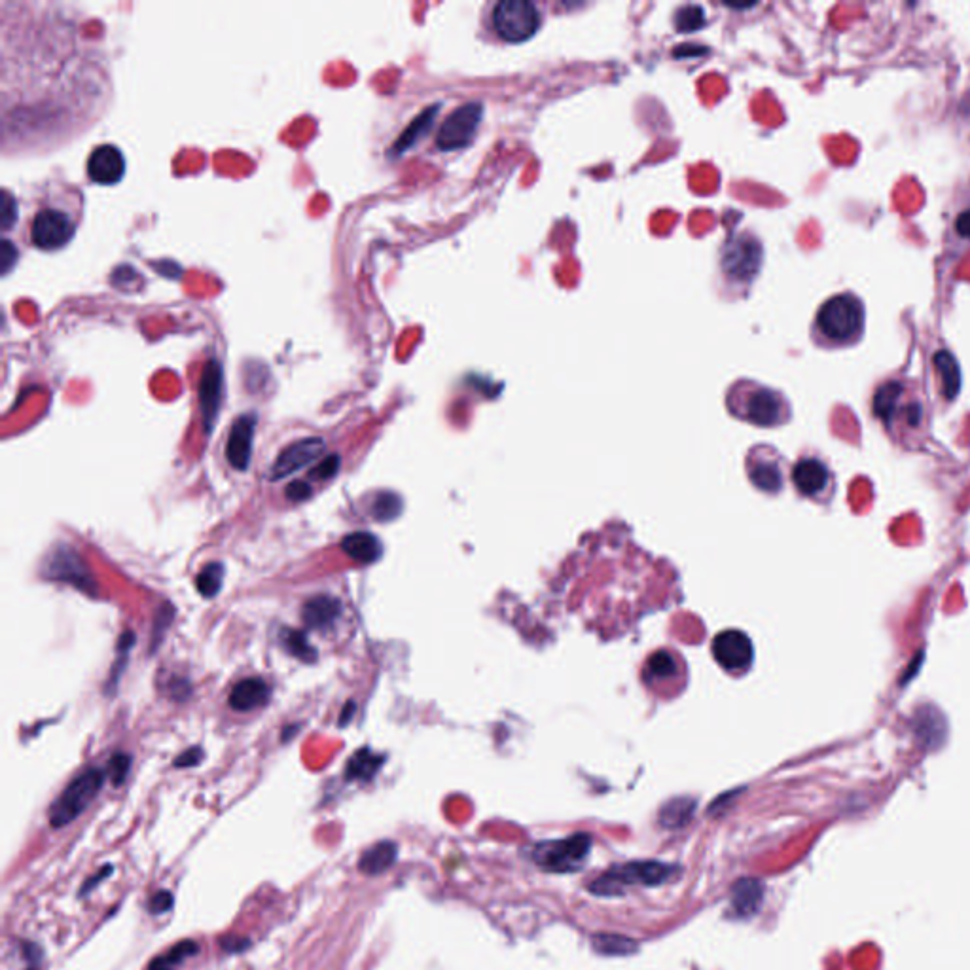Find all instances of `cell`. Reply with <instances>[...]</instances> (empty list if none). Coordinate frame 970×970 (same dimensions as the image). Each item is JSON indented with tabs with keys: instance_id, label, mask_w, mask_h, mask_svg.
<instances>
[{
	"instance_id": "6da1fadb",
	"label": "cell",
	"mask_w": 970,
	"mask_h": 970,
	"mask_svg": "<svg viewBox=\"0 0 970 970\" xmlns=\"http://www.w3.org/2000/svg\"><path fill=\"white\" fill-rule=\"evenodd\" d=\"M675 874L677 866L657 861H633L626 864H614L589 885V891L599 897H618L626 891L628 885H662Z\"/></svg>"
},
{
	"instance_id": "7a4b0ae2",
	"label": "cell",
	"mask_w": 970,
	"mask_h": 970,
	"mask_svg": "<svg viewBox=\"0 0 970 970\" xmlns=\"http://www.w3.org/2000/svg\"><path fill=\"white\" fill-rule=\"evenodd\" d=\"M864 326V309L853 294H837L817 313V328L832 343H851L859 339Z\"/></svg>"
},
{
	"instance_id": "3957f363",
	"label": "cell",
	"mask_w": 970,
	"mask_h": 970,
	"mask_svg": "<svg viewBox=\"0 0 970 970\" xmlns=\"http://www.w3.org/2000/svg\"><path fill=\"white\" fill-rule=\"evenodd\" d=\"M105 779L107 774L101 768H90L82 771L52 803V808H49V825L54 828L71 825L73 820H76L90 808V803L97 798V794L101 793Z\"/></svg>"
},
{
	"instance_id": "277c9868",
	"label": "cell",
	"mask_w": 970,
	"mask_h": 970,
	"mask_svg": "<svg viewBox=\"0 0 970 970\" xmlns=\"http://www.w3.org/2000/svg\"><path fill=\"white\" fill-rule=\"evenodd\" d=\"M591 849V837L588 834H574L563 840L542 842L533 849V859L537 866L546 872L567 874L577 872L582 868Z\"/></svg>"
},
{
	"instance_id": "5b68a950",
	"label": "cell",
	"mask_w": 970,
	"mask_h": 970,
	"mask_svg": "<svg viewBox=\"0 0 970 970\" xmlns=\"http://www.w3.org/2000/svg\"><path fill=\"white\" fill-rule=\"evenodd\" d=\"M42 569L47 580L64 582L88 596H97L95 577L82 555L69 545H57L49 552Z\"/></svg>"
},
{
	"instance_id": "8992f818",
	"label": "cell",
	"mask_w": 970,
	"mask_h": 970,
	"mask_svg": "<svg viewBox=\"0 0 970 970\" xmlns=\"http://www.w3.org/2000/svg\"><path fill=\"white\" fill-rule=\"evenodd\" d=\"M493 25L504 40L523 42L540 27V13L529 0H502L493 10Z\"/></svg>"
},
{
	"instance_id": "52a82bcc",
	"label": "cell",
	"mask_w": 970,
	"mask_h": 970,
	"mask_svg": "<svg viewBox=\"0 0 970 970\" xmlns=\"http://www.w3.org/2000/svg\"><path fill=\"white\" fill-rule=\"evenodd\" d=\"M74 220L64 210L42 209L30 222V241L42 251H57L74 236Z\"/></svg>"
},
{
	"instance_id": "ba28073f",
	"label": "cell",
	"mask_w": 970,
	"mask_h": 970,
	"mask_svg": "<svg viewBox=\"0 0 970 970\" xmlns=\"http://www.w3.org/2000/svg\"><path fill=\"white\" fill-rule=\"evenodd\" d=\"M482 116L484 107L480 103H467L455 108L438 131V148H442V150H457V148L468 146L480 127Z\"/></svg>"
},
{
	"instance_id": "9c48e42d",
	"label": "cell",
	"mask_w": 970,
	"mask_h": 970,
	"mask_svg": "<svg viewBox=\"0 0 970 970\" xmlns=\"http://www.w3.org/2000/svg\"><path fill=\"white\" fill-rule=\"evenodd\" d=\"M904 385L898 382H889L878 389L874 399V412L885 423L891 425L898 419H904L908 426H917L923 419V406L910 400L904 402Z\"/></svg>"
},
{
	"instance_id": "30bf717a",
	"label": "cell",
	"mask_w": 970,
	"mask_h": 970,
	"mask_svg": "<svg viewBox=\"0 0 970 970\" xmlns=\"http://www.w3.org/2000/svg\"><path fill=\"white\" fill-rule=\"evenodd\" d=\"M322 451H324V440L317 436L304 438V440L290 443V446L283 450L281 455L277 457V461L273 463V468L270 472V480L279 482L283 478H288V476H292L294 472H298L309 463H313Z\"/></svg>"
},
{
	"instance_id": "8fae6325",
	"label": "cell",
	"mask_w": 970,
	"mask_h": 970,
	"mask_svg": "<svg viewBox=\"0 0 970 970\" xmlns=\"http://www.w3.org/2000/svg\"><path fill=\"white\" fill-rule=\"evenodd\" d=\"M224 394V373L219 360H209L200 380V409L205 434H210L220 412Z\"/></svg>"
},
{
	"instance_id": "7c38bea8",
	"label": "cell",
	"mask_w": 970,
	"mask_h": 970,
	"mask_svg": "<svg viewBox=\"0 0 970 970\" xmlns=\"http://www.w3.org/2000/svg\"><path fill=\"white\" fill-rule=\"evenodd\" d=\"M715 660L728 671H743L752 662L751 639L739 630H726L713 640Z\"/></svg>"
},
{
	"instance_id": "4fadbf2b",
	"label": "cell",
	"mask_w": 970,
	"mask_h": 970,
	"mask_svg": "<svg viewBox=\"0 0 970 970\" xmlns=\"http://www.w3.org/2000/svg\"><path fill=\"white\" fill-rule=\"evenodd\" d=\"M125 175V158L118 146L101 144L88 158V176L95 185L112 186Z\"/></svg>"
},
{
	"instance_id": "5bb4252c",
	"label": "cell",
	"mask_w": 970,
	"mask_h": 970,
	"mask_svg": "<svg viewBox=\"0 0 970 970\" xmlns=\"http://www.w3.org/2000/svg\"><path fill=\"white\" fill-rule=\"evenodd\" d=\"M254 431H256V416L246 414L236 419L229 431V438L226 443V459L236 470H246L251 463L253 455V442H254Z\"/></svg>"
},
{
	"instance_id": "9a60e30c",
	"label": "cell",
	"mask_w": 970,
	"mask_h": 970,
	"mask_svg": "<svg viewBox=\"0 0 970 970\" xmlns=\"http://www.w3.org/2000/svg\"><path fill=\"white\" fill-rule=\"evenodd\" d=\"M786 416L785 400L769 389H754L745 402V417L760 426L779 425Z\"/></svg>"
},
{
	"instance_id": "2e32d148",
	"label": "cell",
	"mask_w": 970,
	"mask_h": 970,
	"mask_svg": "<svg viewBox=\"0 0 970 970\" xmlns=\"http://www.w3.org/2000/svg\"><path fill=\"white\" fill-rule=\"evenodd\" d=\"M760 256L762 251L759 243L751 237H739L728 246L725 254V268L739 281H749L759 271Z\"/></svg>"
},
{
	"instance_id": "e0dca14e",
	"label": "cell",
	"mask_w": 970,
	"mask_h": 970,
	"mask_svg": "<svg viewBox=\"0 0 970 970\" xmlns=\"http://www.w3.org/2000/svg\"><path fill=\"white\" fill-rule=\"evenodd\" d=\"M341 616V603L332 596L311 597L302 606V620L309 630H330Z\"/></svg>"
},
{
	"instance_id": "ac0fdd59",
	"label": "cell",
	"mask_w": 970,
	"mask_h": 970,
	"mask_svg": "<svg viewBox=\"0 0 970 970\" xmlns=\"http://www.w3.org/2000/svg\"><path fill=\"white\" fill-rule=\"evenodd\" d=\"M793 482L796 489L805 497H817L823 493L830 482V474L827 467L817 459H803L793 470Z\"/></svg>"
},
{
	"instance_id": "d6986e66",
	"label": "cell",
	"mask_w": 970,
	"mask_h": 970,
	"mask_svg": "<svg viewBox=\"0 0 970 970\" xmlns=\"http://www.w3.org/2000/svg\"><path fill=\"white\" fill-rule=\"evenodd\" d=\"M764 900V885L759 880L742 878L732 887L730 906L735 917L747 919L760 910Z\"/></svg>"
},
{
	"instance_id": "ffe728a7",
	"label": "cell",
	"mask_w": 970,
	"mask_h": 970,
	"mask_svg": "<svg viewBox=\"0 0 970 970\" xmlns=\"http://www.w3.org/2000/svg\"><path fill=\"white\" fill-rule=\"evenodd\" d=\"M270 700V686L264 679H245L229 694V707L236 711H253L266 705Z\"/></svg>"
},
{
	"instance_id": "44dd1931",
	"label": "cell",
	"mask_w": 970,
	"mask_h": 970,
	"mask_svg": "<svg viewBox=\"0 0 970 970\" xmlns=\"http://www.w3.org/2000/svg\"><path fill=\"white\" fill-rule=\"evenodd\" d=\"M397 857H399V846L397 844L391 842V840L377 842L370 849H366L363 854H360L358 870L365 876H370V878L382 876V874L387 872L389 868H392L394 863H397Z\"/></svg>"
},
{
	"instance_id": "7402d4cb",
	"label": "cell",
	"mask_w": 970,
	"mask_h": 970,
	"mask_svg": "<svg viewBox=\"0 0 970 970\" xmlns=\"http://www.w3.org/2000/svg\"><path fill=\"white\" fill-rule=\"evenodd\" d=\"M341 550L358 563H373L382 557V542L375 535L366 531H356L341 540Z\"/></svg>"
},
{
	"instance_id": "603a6c76",
	"label": "cell",
	"mask_w": 970,
	"mask_h": 970,
	"mask_svg": "<svg viewBox=\"0 0 970 970\" xmlns=\"http://www.w3.org/2000/svg\"><path fill=\"white\" fill-rule=\"evenodd\" d=\"M385 762V756L375 754L372 749L356 751L345 768V777L349 781H370Z\"/></svg>"
},
{
	"instance_id": "cb8c5ba5",
	"label": "cell",
	"mask_w": 970,
	"mask_h": 970,
	"mask_svg": "<svg viewBox=\"0 0 970 970\" xmlns=\"http://www.w3.org/2000/svg\"><path fill=\"white\" fill-rule=\"evenodd\" d=\"M643 673L648 682H664L669 679H675L679 675L677 657L669 654L667 650H657L652 656H648Z\"/></svg>"
},
{
	"instance_id": "d4e9b609",
	"label": "cell",
	"mask_w": 970,
	"mask_h": 970,
	"mask_svg": "<svg viewBox=\"0 0 970 970\" xmlns=\"http://www.w3.org/2000/svg\"><path fill=\"white\" fill-rule=\"evenodd\" d=\"M934 366L940 373L944 397L948 400H953L957 397L959 387H961V373H959L957 360L953 358L948 351H940V353L934 355Z\"/></svg>"
},
{
	"instance_id": "484cf974",
	"label": "cell",
	"mask_w": 970,
	"mask_h": 970,
	"mask_svg": "<svg viewBox=\"0 0 970 970\" xmlns=\"http://www.w3.org/2000/svg\"><path fill=\"white\" fill-rule=\"evenodd\" d=\"M436 114H438V107L423 110L419 116L406 127V131L400 135L397 144L392 146V152L404 154L408 148H412L423 135H426V131L431 129V125H433V122L436 118Z\"/></svg>"
},
{
	"instance_id": "4316f807",
	"label": "cell",
	"mask_w": 970,
	"mask_h": 970,
	"mask_svg": "<svg viewBox=\"0 0 970 970\" xmlns=\"http://www.w3.org/2000/svg\"><path fill=\"white\" fill-rule=\"evenodd\" d=\"M696 811V802L688 798H677L671 800L660 813V823L665 828H682L690 823Z\"/></svg>"
},
{
	"instance_id": "83f0119b",
	"label": "cell",
	"mask_w": 970,
	"mask_h": 970,
	"mask_svg": "<svg viewBox=\"0 0 970 970\" xmlns=\"http://www.w3.org/2000/svg\"><path fill=\"white\" fill-rule=\"evenodd\" d=\"M197 951H200V946H197L193 940H183L175 944L167 953L156 957L150 965H148V970H175L176 965L197 956Z\"/></svg>"
},
{
	"instance_id": "f1b7e54d",
	"label": "cell",
	"mask_w": 970,
	"mask_h": 970,
	"mask_svg": "<svg viewBox=\"0 0 970 970\" xmlns=\"http://www.w3.org/2000/svg\"><path fill=\"white\" fill-rule=\"evenodd\" d=\"M591 944L603 956H630V953L639 949V944L633 939L620 934H596L591 939Z\"/></svg>"
},
{
	"instance_id": "f546056e",
	"label": "cell",
	"mask_w": 970,
	"mask_h": 970,
	"mask_svg": "<svg viewBox=\"0 0 970 970\" xmlns=\"http://www.w3.org/2000/svg\"><path fill=\"white\" fill-rule=\"evenodd\" d=\"M224 574H226V569L222 563H209L202 569V572L197 574L195 579V588L200 594L207 599L210 597H217L219 591L222 589V582H224Z\"/></svg>"
},
{
	"instance_id": "4dcf8cb0",
	"label": "cell",
	"mask_w": 970,
	"mask_h": 970,
	"mask_svg": "<svg viewBox=\"0 0 970 970\" xmlns=\"http://www.w3.org/2000/svg\"><path fill=\"white\" fill-rule=\"evenodd\" d=\"M283 645L294 657H298L300 662L313 664L317 660V650L309 645L307 635L304 631L285 630L283 631Z\"/></svg>"
},
{
	"instance_id": "1f68e13d",
	"label": "cell",
	"mask_w": 970,
	"mask_h": 970,
	"mask_svg": "<svg viewBox=\"0 0 970 970\" xmlns=\"http://www.w3.org/2000/svg\"><path fill=\"white\" fill-rule=\"evenodd\" d=\"M751 480H752V484L756 487H760V489H764L768 493H776L783 485L781 472H779L777 465H774V463L754 465L752 470H751Z\"/></svg>"
},
{
	"instance_id": "d6a6232c",
	"label": "cell",
	"mask_w": 970,
	"mask_h": 970,
	"mask_svg": "<svg viewBox=\"0 0 970 970\" xmlns=\"http://www.w3.org/2000/svg\"><path fill=\"white\" fill-rule=\"evenodd\" d=\"M400 512H402V499L392 491L380 493L372 504V514L380 521H391L394 518H399Z\"/></svg>"
},
{
	"instance_id": "836d02e7",
	"label": "cell",
	"mask_w": 970,
	"mask_h": 970,
	"mask_svg": "<svg viewBox=\"0 0 970 970\" xmlns=\"http://www.w3.org/2000/svg\"><path fill=\"white\" fill-rule=\"evenodd\" d=\"M675 23L681 32H694L705 25V12L701 6L696 4L684 6L677 12Z\"/></svg>"
},
{
	"instance_id": "e575fe53",
	"label": "cell",
	"mask_w": 970,
	"mask_h": 970,
	"mask_svg": "<svg viewBox=\"0 0 970 970\" xmlns=\"http://www.w3.org/2000/svg\"><path fill=\"white\" fill-rule=\"evenodd\" d=\"M129 769H131V756L125 754V752H116L108 760L107 776H108V779H110V783L114 786H120V785L125 783Z\"/></svg>"
},
{
	"instance_id": "d590c367",
	"label": "cell",
	"mask_w": 970,
	"mask_h": 970,
	"mask_svg": "<svg viewBox=\"0 0 970 970\" xmlns=\"http://www.w3.org/2000/svg\"><path fill=\"white\" fill-rule=\"evenodd\" d=\"M173 618H175V608H173V606H171L169 603H166V605H163V606L159 608V611H158V614H156V618H154V626H152V639H150V645H152V650H156V648L159 647V643H161V639H163V635H166L167 628L171 626V622H173Z\"/></svg>"
},
{
	"instance_id": "8d00e7d4",
	"label": "cell",
	"mask_w": 970,
	"mask_h": 970,
	"mask_svg": "<svg viewBox=\"0 0 970 970\" xmlns=\"http://www.w3.org/2000/svg\"><path fill=\"white\" fill-rule=\"evenodd\" d=\"M15 220H18V203H15L10 192H4L0 197V226H3V229H10Z\"/></svg>"
},
{
	"instance_id": "74e56055",
	"label": "cell",
	"mask_w": 970,
	"mask_h": 970,
	"mask_svg": "<svg viewBox=\"0 0 970 970\" xmlns=\"http://www.w3.org/2000/svg\"><path fill=\"white\" fill-rule=\"evenodd\" d=\"M339 472V455H328L319 467L309 472L311 480H330Z\"/></svg>"
},
{
	"instance_id": "f35d334b",
	"label": "cell",
	"mask_w": 970,
	"mask_h": 970,
	"mask_svg": "<svg viewBox=\"0 0 970 970\" xmlns=\"http://www.w3.org/2000/svg\"><path fill=\"white\" fill-rule=\"evenodd\" d=\"M173 906H175V897L169 891H158L156 895H152L150 900H148V912L154 915L166 914Z\"/></svg>"
},
{
	"instance_id": "ab89813d",
	"label": "cell",
	"mask_w": 970,
	"mask_h": 970,
	"mask_svg": "<svg viewBox=\"0 0 970 970\" xmlns=\"http://www.w3.org/2000/svg\"><path fill=\"white\" fill-rule=\"evenodd\" d=\"M15 262H18V249H15L12 241L4 239L0 243V273H10Z\"/></svg>"
},
{
	"instance_id": "60d3db41",
	"label": "cell",
	"mask_w": 970,
	"mask_h": 970,
	"mask_svg": "<svg viewBox=\"0 0 970 970\" xmlns=\"http://www.w3.org/2000/svg\"><path fill=\"white\" fill-rule=\"evenodd\" d=\"M203 759H205V754H203L202 747H190L188 751H185L183 754L176 756L175 768H193L197 764H202Z\"/></svg>"
},
{
	"instance_id": "b9f144b4",
	"label": "cell",
	"mask_w": 970,
	"mask_h": 970,
	"mask_svg": "<svg viewBox=\"0 0 970 970\" xmlns=\"http://www.w3.org/2000/svg\"><path fill=\"white\" fill-rule=\"evenodd\" d=\"M311 493H313V489H311L309 482H304V480H294L287 487V497L292 502H302V501L309 499Z\"/></svg>"
},
{
	"instance_id": "7bdbcfd3",
	"label": "cell",
	"mask_w": 970,
	"mask_h": 970,
	"mask_svg": "<svg viewBox=\"0 0 970 970\" xmlns=\"http://www.w3.org/2000/svg\"><path fill=\"white\" fill-rule=\"evenodd\" d=\"M112 872H114V866H112V864H107V866H103V868H101V870H99V872H97V874H95L93 878H90V880H88V881L84 883V887H82V891H80V895H82V897H86V895L90 893V889H95V887H97L99 883H101V881H103L105 878H108V876H110Z\"/></svg>"
},
{
	"instance_id": "ee69618b",
	"label": "cell",
	"mask_w": 970,
	"mask_h": 970,
	"mask_svg": "<svg viewBox=\"0 0 970 970\" xmlns=\"http://www.w3.org/2000/svg\"><path fill=\"white\" fill-rule=\"evenodd\" d=\"M220 946L227 951V953H241L245 949L251 948V942L246 939H241V936H227V939H222L220 940Z\"/></svg>"
},
{
	"instance_id": "f6af8a7d",
	"label": "cell",
	"mask_w": 970,
	"mask_h": 970,
	"mask_svg": "<svg viewBox=\"0 0 970 970\" xmlns=\"http://www.w3.org/2000/svg\"><path fill=\"white\" fill-rule=\"evenodd\" d=\"M25 959L30 963V966H37L42 961V949L37 944H25Z\"/></svg>"
},
{
	"instance_id": "bcb514c9",
	"label": "cell",
	"mask_w": 970,
	"mask_h": 970,
	"mask_svg": "<svg viewBox=\"0 0 970 970\" xmlns=\"http://www.w3.org/2000/svg\"><path fill=\"white\" fill-rule=\"evenodd\" d=\"M956 227H957V232H959V236H963V237H970V210H965V212H963V215H959V217H957V220H956Z\"/></svg>"
},
{
	"instance_id": "7dc6e473",
	"label": "cell",
	"mask_w": 970,
	"mask_h": 970,
	"mask_svg": "<svg viewBox=\"0 0 970 970\" xmlns=\"http://www.w3.org/2000/svg\"><path fill=\"white\" fill-rule=\"evenodd\" d=\"M355 711H356V705H355V701H349L348 705H345V707H343V711H341V715H339V726H341V728L349 725V722H351V718L355 717Z\"/></svg>"
}]
</instances>
